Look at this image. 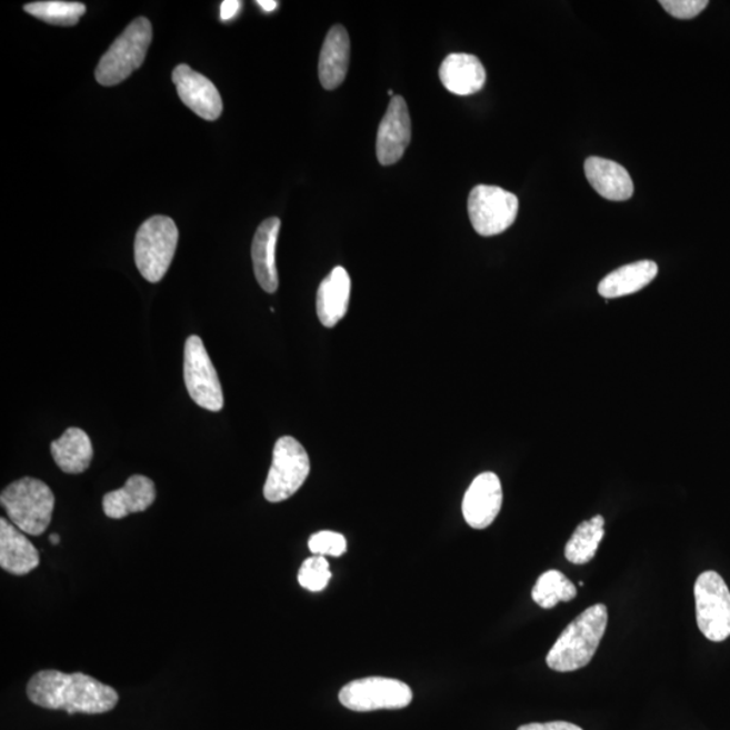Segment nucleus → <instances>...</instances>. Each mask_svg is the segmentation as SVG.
<instances>
[{
  "label": "nucleus",
  "instance_id": "f257e3e1",
  "mask_svg": "<svg viewBox=\"0 0 730 730\" xmlns=\"http://www.w3.org/2000/svg\"><path fill=\"white\" fill-rule=\"evenodd\" d=\"M27 691L29 700L37 707L66 710L70 716L108 713L120 701L117 690L81 672H37L29 680Z\"/></svg>",
  "mask_w": 730,
  "mask_h": 730
},
{
  "label": "nucleus",
  "instance_id": "f03ea898",
  "mask_svg": "<svg viewBox=\"0 0 730 730\" xmlns=\"http://www.w3.org/2000/svg\"><path fill=\"white\" fill-rule=\"evenodd\" d=\"M608 619V608L602 603H597L578 616L547 654L549 669L572 672L588 666L607 632Z\"/></svg>",
  "mask_w": 730,
  "mask_h": 730
},
{
  "label": "nucleus",
  "instance_id": "7ed1b4c3",
  "mask_svg": "<svg viewBox=\"0 0 730 730\" xmlns=\"http://www.w3.org/2000/svg\"><path fill=\"white\" fill-rule=\"evenodd\" d=\"M0 502L10 521L29 536H40L52 521L54 496L49 486L34 478H22L6 487Z\"/></svg>",
  "mask_w": 730,
  "mask_h": 730
},
{
  "label": "nucleus",
  "instance_id": "20e7f679",
  "mask_svg": "<svg viewBox=\"0 0 730 730\" xmlns=\"http://www.w3.org/2000/svg\"><path fill=\"white\" fill-rule=\"evenodd\" d=\"M152 34V24L147 18L140 17L130 23L99 61L96 71L98 83L117 86L139 70L147 58Z\"/></svg>",
  "mask_w": 730,
  "mask_h": 730
},
{
  "label": "nucleus",
  "instance_id": "39448f33",
  "mask_svg": "<svg viewBox=\"0 0 730 730\" xmlns=\"http://www.w3.org/2000/svg\"><path fill=\"white\" fill-rule=\"evenodd\" d=\"M179 232L170 217L154 216L136 234L134 260L143 279L158 283L166 277L177 252Z\"/></svg>",
  "mask_w": 730,
  "mask_h": 730
},
{
  "label": "nucleus",
  "instance_id": "423d86ee",
  "mask_svg": "<svg viewBox=\"0 0 730 730\" xmlns=\"http://www.w3.org/2000/svg\"><path fill=\"white\" fill-rule=\"evenodd\" d=\"M310 473V459L294 437H280L274 444L272 464L264 484L268 502L279 503L301 489Z\"/></svg>",
  "mask_w": 730,
  "mask_h": 730
},
{
  "label": "nucleus",
  "instance_id": "0eeeda50",
  "mask_svg": "<svg viewBox=\"0 0 730 730\" xmlns=\"http://www.w3.org/2000/svg\"><path fill=\"white\" fill-rule=\"evenodd\" d=\"M697 623L704 638L726 641L730 636V591L719 572L704 571L694 586Z\"/></svg>",
  "mask_w": 730,
  "mask_h": 730
},
{
  "label": "nucleus",
  "instance_id": "6e6552de",
  "mask_svg": "<svg viewBox=\"0 0 730 730\" xmlns=\"http://www.w3.org/2000/svg\"><path fill=\"white\" fill-rule=\"evenodd\" d=\"M518 198L496 186H477L468 197V216L476 232L483 237L501 234L514 223Z\"/></svg>",
  "mask_w": 730,
  "mask_h": 730
},
{
  "label": "nucleus",
  "instance_id": "1a4fd4ad",
  "mask_svg": "<svg viewBox=\"0 0 730 730\" xmlns=\"http://www.w3.org/2000/svg\"><path fill=\"white\" fill-rule=\"evenodd\" d=\"M339 698L342 707L353 711L396 710L409 707L413 691L401 680L371 677L348 683Z\"/></svg>",
  "mask_w": 730,
  "mask_h": 730
},
{
  "label": "nucleus",
  "instance_id": "9d476101",
  "mask_svg": "<svg viewBox=\"0 0 730 730\" xmlns=\"http://www.w3.org/2000/svg\"><path fill=\"white\" fill-rule=\"evenodd\" d=\"M184 382L192 401L210 411L223 408L220 379L201 337L191 336L184 347Z\"/></svg>",
  "mask_w": 730,
  "mask_h": 730
},
{
  "label": "nucleus",
  "instance_id": "9b49d317",
  "mask_svg": "<svg viewBox=\"0 0 730 730\" xmlns=\"http://www.w3.org/2000/svg\"><path fill=\"white\" fill-rule=\"evenodd\" d=\"M173 84L182 102L206 121H216L223 110L222 98L213 81L180 64L172 72Z\"/></svg>",
  "mask_w": 730,
  "mask_h": 730
},
{
  "label": "nucleus",
  "instance_id": "f8f14e48",
  "mask_svg": "<svg viewBox=\"0 0 730 730\" xmlns=\"http://www.w3.org/2000/svg\"><path fill=\"white\" fill-rule=\"evenodd\" d=\"M410 141L411 121L408 103L402 97H392L378 130L377 156L380 164H396L402 159Z\"/></svg>",
  "mask_w": 730,
  "mask_h": 730
},
{
  "label": "nucleus",
  "instance_id": "ddd939ff",
  "mask_svg": "<svg viewBox=\"0 0 730 730\" xmlns=\"http://www.w3.org/2000/svg\"><path fill=\"white\" fill-rule=\"evenodd\" d=\"M503 492L494 472H483L473 479L463 499L464 520L473 529H486L501 511Z\"/></svg>",
  "mask_w": 730,
  "mask_h": 730
},
{
  "label": "nucleus",
  "instance_id": "4468645a",
  "mask_svg": "<svg viewBox=\"0 0 730 730\" xmlns=\"http://www.w3.org/2000/svg\"><path fill=\"white\" fill-rule=\"evenodd\" d=\"M280 232L279 218H268L261 222L252 242V260L254 277L266 292L273 294L279 287L277 268V246Z\"/></svg>",
  "mask_w": 730,
  "mask_h": 730
},
{
  "label": "nucleus",
  "instance_id": "2eb2a0df",
  "mask_svg": "<svg viewBox=\"0 0 730 730\" xmlns=\"http://www.w3.org/2000/svg\"><path fill=\"white\" fill-rule=\"evenodd\" d=\"M40 566V553L22 530L6 518L0 520V567L12 576H28Z\"/></svg>",
  "mask_w": 730,
  "mask_h": 730
},
{
  "label": "nucleus",
  "instance_id": "dca6fc26",
  "mask_svg": "<svg viewBox=\"0 0 730 730\" xmlns=\"http://www.w3.org/2000/svg\"><path fill=\"white\" fill-rule=\"evenodd\" d=\"M349 59H351V41L348 31L341 24H336L328 31L318 64V74L324 90H336L344 83Z\"/></svg>",
  "mask_w": 730,
  "mask_h": 730
},
{
  "label": "nucleus",
  "instance_id": "f3484780",
  "mask_svg": "<svg viewBox=\"0 0 730 730\" xmlns=\"http://www.w3.org/2000/svg\"><path fill=\"white\" fill-rule=\"evenodd\" d=\"M440 80L454 96H472L483 89L486 70L473 54L452 53L447 56L440 67Z\"/></svg>",
  "mask_w": 730,
  "mask_h": 730
},
{
  "label": "nucleus",
  "instance_id": "a211bd4d",
  "mask_svg": "<svg viewBox=\"0 0 730 730\" xmlns=\"http://www.w3.org/2000/svg\"><path fill=\"white\" fill-rule=\"evenodd\" d=\"M584 172L592 189L609 201L622 202L632 198V178L619 162L592 156L584 162Z\"/></svg>",
  "mask_w": 730,
  "mask_h": 730
},
{
  "label": "nucleus",
  "instance_id": "6ab92c4d",
  "mask_svg": "<svg viewBox=\"0 0 730 730\" xmlns=\"http://www.w3.org/2000/svg\"><path fill=\"white\" fill-rule=\"evenodd\" d=\"M154 499L156 487L152 480L143 476H133L122 489L111 491L103 497V511L112 520H121L129 514L148 510Z\"/></svg>",
  "mask_w": 730,
  "mask_h": 730
},
{
  "label": "nucleus",
  "instance_id": "aec40b11",
  "mask_svg": "<svg viewBox=\"0 0 730 730\" xmlns=\"http://www.w3.org/2000/svg\"><path fill=\"white\" fill-rule=\"evenodd\" d=\"M351 298V278L346 268L336 267L317 292V314L323 327L334 328L346 317Z\"/></svg>",
  "mask_w": 730,
  "mask_h": 730
},
{
  "label": "nucleus",
  "instance_id": "412c9836",
  "mask_svg": "<svg viewBox=\"0 0 730 730\" xmlns=\"http://www.w3.org/2000/svg\"><path fill=\"white\" fill-rule=\"evenodd\" d=\"M658 272V264L651 260L623 266L602 279L598 286L599 296L613 299L634 294L651 283Z\"/></svg>",
  "mask_w": 730,
  "mask_h": 730
},
{
  "label": "nucleus",
  "instance_id": "4be33fe9",
  "mask_svg": "<svg viewBox=\"0 0 730 730\" xmlns=\"http://www.w3.org/2000/svg\"><path fill=\"white\" fill-rule=\"evenodd\" d=\"M56 464L66 473H81L90 467L93 448L89 434L79 428H70L51 446Z\"/></svg>",
  "mask_w": 730,
  "mask_h": 730
},
{
  "label": "nucleus",
  "instance_id": "5701e85b",
  "mask_svg": "<svg viewBox=\"0 0 730 730\" xmlns=\"http://www.w3.org/2000/svg\"><path fill=\"white\" fill-rule=\"evenodd\" d=\"M604 538V518L592 517L580 523L576 533L568 540L564 557L572 564H588L596 558L598 547Z\"/></svg>",
  "mask_w": 730,
  "mask_h": 730
},
{
  "label": "nucleus",
  "instance_id": "b1692460",
  "mask_svg": "<svg viewBox=\"0 0 730 730\" xmlns=\"http://www.w3.org/2000/svg\"><path fill=\"white\" fill-rule=\"evenodd\" d=\"M577 594L576 584L558 570L542 573L532 590L533 601L542 609H553L560 602H570Z\"/></svg>",
  "mask_w": 730,
  "mask_h": 730
},
{
  "label": "nucleus",
  "instance_id": "393cba45",
  "mask_svg": "<svg viewBox=\"0 0 730 730\" xmlns=\"http://www.w3.org/2000/svg\"><path fill=\"white\" fill-rule=\"evenodd\" d=\"M24 11L39 20L56 24V27H73L84 16L86 6L79 2H62V0H48L24 6Z\"/></svg>",
  "mask_w": 730,
  "mask_h": 730
},
{
  "label": "nucleus",
  "instance_id": "a878e982",
  "mask_svg": "<svg viewBox=\"0 0 730 730\" xmlns=\"http://www.w3.org/2000/svg\"><path fill=\"white\" fill-rule=\"evenodd\" d=\"M332 572H330L327 558L317 557L306 559L298 572V582L303 589L320 592L327 589Z\"/></svg>",
  "mask_w": 730,
  "mask_h": 730
},
{
  "label": "nucleus",
  "instance_id": "bb28decb",
  "mask_svg": "<svg viewBox=\"0 0 730 730\" xmlns=\"http://www.w3.org/2000/svg\"><path fill=\"white\" fill-rule=\"evenodd\" d=\"M309 548L317 557L340 558L347 552V540L340 533L322 530V532L311 536Z\"/></svg>",
  "mask_w": 730,
  "mask_h": 730
},
{
  "label": "nucleus",
  "instance_id": "cd10ccee",
  "mask_svg": "<svg viewBox=\"0 0 730 730\" xmlns=\"http://www.w3.org/2000/svg\"><path fill=\"white\" fill-rule=\"evenodd\" d=\"M661 6L678 20H691L707 9L708 0H661Z\"/></svg>",
  "mask_w": 730,
  "mask_h": 730
},
{
  "label": "nucleus",
  "instance_id": "c85d7f7f",
  "mask_svg": "<svg viewBox=\"0 0 730 730\" xmlns=\"http://www.w3.org/2000/svg\"><path fill=\"white\" fill-rule=\"evenodd\" d=\"M517 730H583L582 728L576 726V723L566 722V721H553L546 723H527Z\"/></svg>",
  "mask_w": 730,
  "mask_h": 730
},
{
  "label": "nucleus",
  "instance_id": "c756f323",
  "mask_svg": "<svg viewBox=\"0 0 730 730\" xmlns=\"http://www.w3.org/2000/svg\"><path fill=\"white\" fill-rule=\"evenodd\" d=\"M241 4L239 0H224L221 4V20H232L237 16V12L240 11Z\"/></svg>",
  "mask_w": 730,
  "mask_h": 730
},
{
  "label": "nucleus",
  "instance_id": "7c9ffc66",
  "mask_svg": "<svg viewBox=\"0 0 730 730\" xmlns=\"http://www.w3.org/2000/svg\"><path fill=\"white\" fill-rule=\"evenodd\" d=\"M258 4L260 6L261 9H263L267 12L277 10L279 6V3L274 2V0H258Z\"/></svg>",
  "mask_w": 730,
  "mask_h": 730
},
{
  "label": "nucleus",
  "instance_id": "2f4dec72",
  "mask_svg": "<svg viewBox=\"0 0 730 730\" xmlns=\"http://www.w3.org/2000/svg\"><path fill=\"white\" fill-rule=\"evenodd\" d=\"M49 540H51V542H52L53 546H58L59 542H60V536L53 533V534H51V538H49Z\"/></svg>",
  "mask_w": 730,
  "mask_h": 730
}]
</instances>
